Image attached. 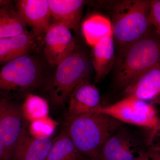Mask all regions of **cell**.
<instances>
[{
	"mask_svg": "<svg viewBox=\"0 0 160 160\" xmlns=\"http://www.w3.org/2000/svg\"><path fill=\"white\" fill-rule=\"evenodd\" d=\"M99 90L88 78L73 89L68 101V115L74 117L93 112L101 106Z\"/></svg>",
	"mask_w": 160,
	"mask_h": 160,
	"instance_id": "obj_10",
	"label": "cell"
},
{
	"mask_svg": "<svg viewBox=\"0 0 160 160\" xmlns=\"http://www.w3.org/2000/svg\"><path fill=\"white\" fill-rule=\"evenodd\" d=\"M136 160H160V144L139 150Z\"/></svg>",
	"mask_w": 160,
	"mask_h": 160,
	"instance_id": "obj_23",
	"label": "cell"
},
{
	"mask_svg": "<svg viewBox=\"0 0 160 160\" xmlns=\"http://www.w3.org/2000/svg\"><path fill=\"white\" fill-rule=\"evenodd\" d=\"M11 3L0 7V39L15 36L27 30L26 22Z\"/></svg>",
	"mask_w": 160,
	"mask_h": 160,
	"instance_id": "obj_18",
	"label": "cell"
},
{
	"mask_svg": "<svg viewBox=\"0 0 160 160\" xmlns=\"http://www.w3.org/2000/svg\"><path fill=\"white\" fill-rule=\"evenodd\" d=\"M95 111L121 122L151 129L152 134L156 131L159 121L152 104L132 97H125L109 106H101Z\"/></svg>",
	"mask_w": 160,
	"mask_h": 160,
	"instance_id": "obj_6",
	"label": "cell"
},
{
	"mask_svg": "<svg viewBox=\"0 0 160 160\" xmlns=\"http://www.w3.org/2000/svg\"><path fill=\"white\" fill-rule=\"evenodd\" d=\"M46 160H86L80 154L65 129L53 141Z\"/></svg>",
	"mask_w": 160,
	"mask_h": 160,
	"instance_id": "obj_19",
	"label": "cell"
},
{
	"mask_svg": "<svg viewBox=\"0 0 160 160\" xmlns=\"http://www.w3.org/2000/svg\"><path fill=\"white\" fill-rule=\"evenodd\" d=\"M154 134H158V136L160 138V120L159 121V123L158 124L157 129L156 131Z\"/></svg>",
	"mask_w": 160,
	"mask_h": 160,
	"instance_id": "obj_26",
	"label": "cell"
},
{
	"mask_svg": "<svg viewBox=\"0 0 160 160\" xmlns=\"http://www.w3.org/2000/svg\"><path fill=\"white\" fill-rule=\"evenodd\" d=\"M125 97L160 105V63L124 89Z\"/></svg>",
	"mask_w": 160,
	"mask_h": 160,
	"instance_id": "obj_12",
	"label": "cell"
},
{
	"mask_svg": "<svg viewBox=\"0 0 160 160\" xmlns=\"http://www.w3.org/2000/svg\"><path fill=\"white\" fill-rule=\"evenodd\" d=\"M82 31L86 42L92 47L104 38L112 36L111 20L102 15H92L83 22Z\"/></svg>",
	"mask_w": 160,
	"mask_h": 160,
	"instance_id": "obj_17",
	"label": "cell"
},
{
	"mask_svg": "<svg viewBox=\"0 0 160 160\" xmlns=\"http://www.w3.org/2000/svg\"><path fill=\"white\" fill-rule=\"evenodd\" d=\"M4 155V149L2 144L0 140V160H3Z\"/></svg>",
	"mask_w": 160,
	"mask_h": 160,
	"instance_id": "obj_24",
	"label": "cell"
},
{
	"mask_svg": "<svg viewBox=\"0 0 160 160\" xmlns=\"http://www.w3.org/2000/svg\"><path fill=\"white\" fill-rule=\"evenodd\" d=\"M151 1L125 0L111 8L112 37L119 50L145 35L152 27L149 21Z\"/></svg>",
	"mask_w": 160,
	"mask_h": 160,
	"instance_id": "obj_3",
	"label": "cell"
},
{
	"mask_svg": "<svg viewBox=\"0 0 160 160\" xmlns=\"http://www.w3.org/2000/svg\"><path fill=\"white\" fill-rule=\"evenodd\" d=\"M34 35L26 30L15 36L0 39V66L26 55Z\"/></svg>",
	"mask_w": 160,
	"mask_h": 160,
	"instance_id": "obj_16",
	"label": "cell"
},
{
	"mask_svg": "<svg viewBox=\"0 0 160 160\" xmlns=\"http://www.w3.org/2000/svg\"><path fill=\"white\" fill-rule=\"evenodd\" d=\"M22 109L24 118L31 122L48 117L49 111L47 101L32 94L26 96Z\"/></svg>",
	"mask_w": 160,
	"mask_h": 160,
	"instance_id": "obj_20",
	"label": "cell"
},
{
	"mask_svg": "<svg viewBox=\"0 0 160 160\" xmlns=\"http://www.w3.org/2000/svg\"><path fill=\"white\" fill-rule=\"evenodd\" d=\"M149 21L152 26L160 33V0L151 1Z\"/></svg>",
	"mask_w": 160,
	"mask_h": 160,
	"instance_id": "obj_22",
	"label": "cell"
},
{
	"mask_svg": "<svg viewBox=\"0 0 160 160\" xmlns=\"http://www.w3.org/2000/svg\"><path fill=\"white\" fill-rule=\"evenodd\" d=\"M45 33L46 59L49 64L57 66L76 49L74 38L70 29L56 23H52Z\"/></svg>",
	"mask_w": 160,
	"mask_h": 160,
	"instance_id": "obj_8",
	"label": "cell"
},
{
	"mask_svg": "<svg viewBox=\"0 0 160 160\" xmlns=\"http://www.w3.org/2000/svg\"><path fill=\"white\" fill-rule=\"evenodd\" d=\"M160 63V33L152 26L145 35L119 50L117 82L125 89Z\"/></svg>",
	"mask_w": 160,
	"mask_h": 160,
	"instance_id": "obj_2",
	"label": "cell"
},
{
	"mask_svg": "<svg viewBox=\"0 0 160 160\" xmlns=\"http://www.w3.org/2000/svg\"><path fill=\"white\" fill-rule=\"evenodd\" d=\"M134 142L125 129L116 132L104 144L98 160H136Z\"/></svg>",
	"mask_w": 160,
	"mask_h": 160,
	"instance_id": "obj_14",
	"label": "cell"
},
{
	"mask_svg": "<svg viewBox=\"0 0 160 160\" xmlns=\"http://www.w3.org/2000/svg\"><path fill=\"white\" fill-rule=\"evenodd\" d=\"M17 10L35 35L46 33L51 26V15L48 0H18Z\"/></svg>",
	"mask_w": 160,
	"mask_h": 160,
	"instance_id": "obj_9",
	"label": "cell"
},
{
	"mask_svg": "<svg viewBox=\"0 0 160 160\" xmlns=\"http://www.w3.org/2000/svg\"><path fill=\"white\" fill-rule=\"evenodd\" d=\"M56 123L48 117L31 122L30 132L34 137H49L53 133Z\"/></svg>",
	"mask_w": 160,
	"mask_h": 160,
	"instance_id": "obj_21",
	"label": "cell"
},
{
	"mask_svg": "<svg viewBox=\"0 0 160 160\" xmlns=\"http://www.w3.org/2000/svg\"><path fill=\"white\" fill-rule=\"evenodd\" d=\"M22 107L4 98L0 99V140L4 149L3 160H10L24 129Z\"/></svg>",
	"mask_w": 160,
	"mask_h": 160,
	"instance_id": "obj_7",
	"label": "cell"
},
{
	"mask_svg": "<svg viewBox=\"0 0 160 160\" xmlns=\"http://www.w3.org/2000/svg\"><path fill=\"white\" fill-rule=\"evenodd\" d=\"M115 46L112 36L104 38L92 46L90 61L96 82H99L106 77L113 67L115 60Z\"/></svg>",
	"mask_w": 160,
	"mask_h": 160,
	"instance_id": "obj_15",
	"label": "cell"
},
{
	"mask_svg": "<svg viewBox=\"0 0 160 160\" xmlns=\"http://www.w3.org/2000/svg\"><path fill=\"white\" fill-rule=\"evenodd\" d=\"M121 126L118 120L95 111L74 117H67L64 129L85 159L98 160L103 146Z\"/></svg>",
	"mask_w": 160,
	"mask_h": 160,
	"instance_id": "obj_1",
	"label": "cell"
},
{
	"mask_svg": "<svg viewBox=\"0 0 160 160\" xmlns=\"http://www.w3.org/2000/svg\"><path fill=\"white\" fill-rule=\"evenodd\" d=\"M53 142L49 137H32L24 127L10 160H46Z\"/></svg>",
	"mask_w": 160,
	"mask_h": 160,
	"instance_id": "obj_11",
	"label": "cell"
},
{
	"mask_svg": "<svg viewBox=\"0 0 160 160\" xmlns=\"http://www.w3.org/2000/svg\"><path fill=\"white\" fill-rule=\"evenodd\" d=\"M42 66L27 54L0 66V92L26 94L37 87L42 79Z\"/></svg>",
	"mask_w": 160,
	"mask_h": 160,
	"instance_id": "obj_5",
	"label": "cell"
},
{
	"mask_svg": "<svg viewBox=\"0 0 160 160\" xmlns=\"http://www.w3.org/2000/svg\"><path fill=\"white\" fill-rule=\"evenodd\" d=\"M57 66L47 88L52 103L61 106L68 100L75 87L88 78L91 61L84 52L75 49Z\"/></svg>",
	"mask_w": 160,
	"mask_h": 160,
	"instance_id": "obj_4",
	"label": "cell"
},
{
	"mask_svg": "<svg viewBox=\"0 0 160 160\" xmlns=\"http://www.w3.org/2000/svg\"><path fill=\"white\" fill-rule=\"evenodd\" d=\"M86 1L48 0L53 23L78 32Z\"/></svg>",
	"mask_w": 160,
	"mask_h": 160,
	"instance_id": "obj_13",
	"label": "cell"
},
{
	"mask_svg": "<svg viewBox=\"0 0 160 160\" xmlns=\"http://www.w3.org/2000/svg\"><path fill=\"white\" fill-rule=\"evenodd\" d=\"M11 2V1H8V0H0V7Z\"/></svg>",
	"mask_w": 160,
	"mask_h": 160,
	"instance_id": "obj_25",
	"label": "cell"
}]
</instances>
